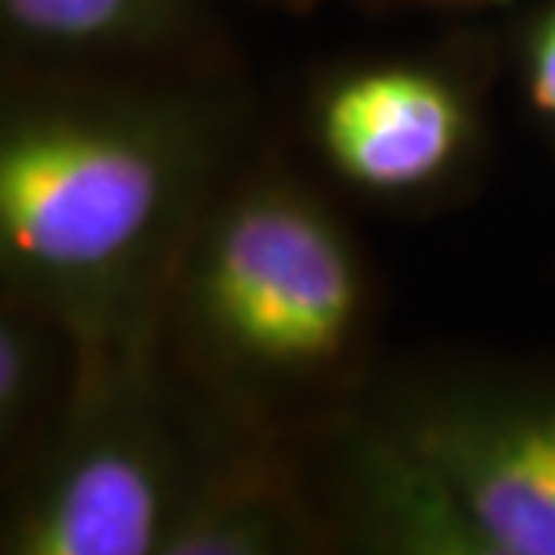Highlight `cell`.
I'll return each mask as SVG.
<instances>
[{
	"label": "cell",
	"instance_id": "1",
	"mask_svg": "<svg viewBox=\"0 0 555 555\" xmlns=\"http://www.w3.org/2000/svg\"><path fill=\"white\" fill-rule=\"evenodd\" d=\"M238 102L209 80L18 76L0 113L4 293L102 343L159 328L188 238L231 177Z\"/></svg>",
	"mask_w": 555,
	"mask_h": 555
},
{
	"label": "cell",
	"instance_id": "2",
	"mask_svg": "<svg viewBox=\"0 0 555 555\" xmlns=\"http://www.w3.org/2000/svg\"><path fill=\"white\" fill-rule=\"evenodd\" d=\"M379 288L358 235L285 166L231 170L166 288L170 369L217 426L288 437L350 412Z\"/></svg>",
	"mask_w": 555,
	"mask_h": 555
},
{
	"label": "cell",
	"instance_id": "3",
	"mask_svg": "<svg viewBox=\"0 0 555 555\" xmlns=\"http://www.w3.org/2000/svg\"><path fill=\"white\" fill-rule=\"evenodd\" d=\"M159 328L73 343V375L15 459L0 552L163 555L217 422L177 390Z\"/></svg>",
	"mask_w": 555,
	"mask_h": 555
},
{
	"label": "cell",
	"instance_id": "4",
	"mask_svg": "<svg viewBox=\"0 0 555 555\" xmlns=\"http://www.w3.org/2000/svg\"><path fill=\"white\" fill-rule=\"evenodd\" d=\"M304 134L321 170L364 203H443L483 163V76L443 51L336 65L310 83Z\"/></svg>",
	"mask_w": 555,
	"mask_h": 555
},
{
	"label": "cell",
	"instance_id": "5",
	"mask_svg": "<svg viewBox=\"0 0 555 555\" xmlns=\"http://www.w3.org/2000/svg\"><path fill=\"white\" fill-rule=\"evenodd\" d=\"M379 412L459 498L483 555H555V375L433 369Z\"/></svg>",
	"mask_w": 555,
	"mask_h": 555
},
{
	"label": "cell",
	"instance_id": "6",
	"mask_svg": "<svg viewBox=\"0 0 555 555\" xmlns=\"http://www.w3.org/2000/svg\"><path fill=\"white\" fill-rule=\"evenodd\" d=\"M321 433L325 487L318 498L336 541L393 555H483L451 487L379 408L353 404Z\"/></svg>",
	"mask_w": 555,
	"mask_h": 555
},
{
	"label": "cell",
	"instance_id": "7",
	"mask_svg": "<svg viewBox=\"0 0 555 555\" xmlns=\"http://www.w3.org/2000/svg\"><path fill=\"white\" fill-rule=\"evenodd\" d=\"M285 437L214 429L163 555H299L336 545V530Z\"/></svg>",
	"mask_w": 555,
	"mask_h": 555
},
{
	"label": "cell",
	"instance_id": "8",
	"mask_svg": "<svg viewBox=\"0 0 555 555\" xmlns=\"http://www.w3.org/2000/svg\"><path fill=\"white\" fill-rule=\"evenodd\" d=\"M18 54L40 65L94 69L188 51L203 26L198 0H0Z\"/></svg>",
	"mask_w": 555,
	"mask_h": 555
},
{
	"label": "cell",
	"instance_id": "9",
	"mask_svg": "<svg viewBox=\"0 0 555 555\" xmlns=\"http://www.w3.org/2000/svg\"><path fill=\"white\" fill-rule=\"evenodd\" d=\"M73 375V339L29 299L4 293L0 310V448L18 459L48 426Z\"/></svg>",
	"mask_w": 555,
	"mask_h": 555
},
{
	"label": "cell",
	"instance_id": "10",
	"mask_svg": "<svg viewBox=\"0 0 555 555\" xmlns=\"http://www.w3.org/2000/svg\"><path fill=\"white\" fill-rule=\"evenodd\" d=\"M513 73L527 116L555 144V0H538L519 26Z\"/></svg>",
	"mask_w": 555,
	"mask_h": 555
},
{
	"label": "cell",
	"instance_id": "11",
	"mask_svg": "<svg viewBox=\"0 0 555 555\" xmlns=\"http://www.w3.org/2000/svg\"><path fill=\"white\" fill-rule=\"evenodd\" d=\"M418 4H437V8H462V11H473V8H502L508 0H418Z\"/></svg>",
	"mask_w": 555,
	"mask_h": 555
},
{
	"label": "cell",
	"instance_id": "12",
	"mask_svg": "<svg viewBox=\"0 0 555 555\" xmlns=\"http://www.w3.org/2000/svg\"><path fill=\"white\" fill-rule=\"evenodd\" d=\"M268 4H278V8H293V11H304V8H314L318 0H268Z\"/></svg>",
	"mask_w": 555,
	"mask_h": 555
}]
</instances>
